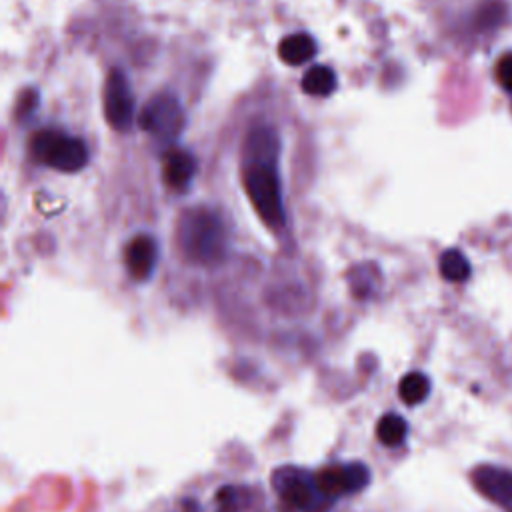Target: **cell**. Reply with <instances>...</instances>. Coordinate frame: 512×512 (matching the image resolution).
<instances>
[{"label":"cell","mask_w":512,"mask_h":512,"mask_svg":"<svg viewBox=\"0 0 512 512\" xmlns=\"http://www.w3.org/2000/svg\"><path fill=\"white\" fill-rule=\"evenodd\" d=\"M276 150L278 138L270 126H258L248 134L244 188L252 206L268 226H280L284 222L282 186L276 170Z\"/></svg>","instance_id":"cell-1"},{"label":"cell","mask_w":512,"mask_h":512,"mask_svg":"<svg viewBox=\"0 0 512 512\" xmlns=\"http://www.w3.org/2000/svg\"><path fill=\"white\" fill-rule=\"evenodd\" d=\"M178 240L190 260L212 262L224 252V224L212 210L192 208L180 218Z\"/></svg>","instance_id":"cell-2"},{"label":"cell","mask_w":512,"mask_h":512,"mask_svg":"<svg viewBox=\"0 0 512 512\" xmlns=\"http://www.w3.org/2000/svg\"><path fill=\"white\" fill-rule=\"evenodd\" d=\"M30 148L38 162L60 172H78L88 162L86 142L56 128H42L34 132Z\"/></svg>","instance_id":"cell-3"},{"label":"cell","mask_w":512,"mask_h":512,"mask_svg":"<svg viewBox=\"0 0 512 512\" xmlns=\"http://www.w3.org/2000/svg\"><path fill=\"white\" fill-rule=\"evenodd\" d=\"M138 122L140 128L152 134L154 138L162 142H174L186 126L184 106L176 94L160 92L144 104Z\"/></svg>","instance_id":"cell-4"},{"label":"cell","mask_w":512,"mask_h":512,"mask_svg":"<svg viewBox=\"0 0 512 512\" xmlns=\"http://www.w3.org/2000/svg\"><path fill=\"white\" fill-rule=\"evenodd\" d=\"M104 116L106 122L124 132L130 128L134 118V94L128 76L122 68H112L104 82Z\"/></svg>","instance_id":"cell-5"},{"label":"cell","mask_w":512,"mask_h":512,"mask_svg":"<svg viewBox=\"0 0 512 512\" xmlns=\"http://www.w3.org/2000/svg\"><path fill=\"white\" fill-rule=\"evenodd\" d=\"M278 486L284 500L302 512H324L332 500L318 488L316 480L306 474L288 472Z\"/></svg>","instance_id":"cell-6"},{"label":"cell","mask_w":512,"mask_h":512,"mask_svg":"<svg viewBox=\"0 0 512 512\" xmlns=\"http://www.w3.org/2000/svg\"><path fill=\"white\" fill-rule=\"evenodd\" d=\"M318 488L328 496V498H336L342 494H350V492H358L362 490L368 480V468L360 462H352L346 466H328L324 470H320L314 476Z\"/></svg>","instance_id":"cell-7"},{"label":"cell","mask_w":512,"mask_h":512,"mask_svg":"<svg viewBox=\"0 0 512 512\" xmlns=\"http://www.w3.org/2000/svg\"><path fill=\"white\" fill-rule=\"evenodd\" d=\"M476 488L494 504L512 512V472L498 466H480L472 472Z\"/></svg>","instance_id":"cell-8"},{"label":"cell","mask_w":512,"mask_h":512,"mask_svg":"<svg viewBox=\"0 0 512 512\" xmlns=\"http://www.w3.org/2000/svg\"><path fill=\"white\" fill-rule=\"evenodd\" d=\"M196 174V158L192 152L172 146L162 158V178L172 190H186Z\"/></svg>","instance_id":"cell-9"},{"label":"cell","mask_w":512,"mask_h":512,"mask_svg":"<svg viewBox=\"0 0 512 512\" xmlns=\"http://www.w3.org/2000/svg\"><path fill=\"white\" fill-rule=\"evenodd\" d=\"M158 262V244L148 234L134 236L126 246V266L138 280H146Z\"/></svg>","instance_id":"cell-10"},{"label":"cell","mask_w":512,"mask_h":512,"mask_svg":"<svg viewBox=\"0 0 512 512\" xmlns=\"http://www.w3.org/2000/svg\"><path fill=\"white\" fill-rule=\"evenodd\" d=\"M318 54V44L308 32H294L280 40L278 56L288 66H302Z\"/></svg>","instance_id":"cell-11"},{"label":"cell","mask_w":512,"mask_h":512,"mask_svg":"<svg viewBox=\"0 0 512 512\" xmlns=\"http://www.w3.org/2000/svg\"><path fill=\"white\" fill-rule=\"evenodd\" d=\"M300 86L310 96H330L338 86V78L330 66L314 64L304 72Z\"/></svg>","instance_id":"cell-12"},{"label":"cell","mask_w":512,"mask_h":512,"mask_svg":"<svg viewBox=\"0 0 512 512\" xmlns=\"http://www.w3.org/2000/svg\"><path fill=\"white\" fill-rule=\"evenodd\" d=\"M398 394H400L402 402L408 406H416V404L424 402L430 394L428 376L422 372H408L398 384Z\"/></svg>","instance_id":"cell-13"},{"label":"cell","mask_w":512,"mask_h":512,"mask_svg":"<svg viewBox=\"0 0 512 512\" xmlns=\"http://www.w3.org/2000/svg\"><path fill=\"white\" fill-rule=\"evenodd\" d=\"M408 434V424L398 414H386L378 420L376 436L384 446H400Z\"/></svg>","instance_id":"cell-14"},{"label":"cell","mask_w":512,"mask_h":512,"mask_svg":"<svg viewBox=\"0 0 512 512\" xmlns=\"http://www.w3.org/2000/svg\"><path fill=\"white\" fill-rule=\"evenodd\" d=\"M440 272L450 282H464L470 276V262L460 250L452 248L440 256Z\"/></svg>","instance_id":"cell-15"},{"label":"cell","mask_w":512,"mask_h":512,"mask_svg":"<svg viewBox=\"0 0 512 512\" xmlns=\"http://www.w3.org/2000/svg\"><path fill=\"white\" fill-rule=\"evenodd\" d=\"M494 76H496V82L504 90L512 92V52H506L498 58V62L494 66Z\"/></svg>","instance_id":"cell-16"},{"label":"cell","mask_w":512,"mask_h":512,"mask_svg":"<svg viewBox=\"0 0 512 512\" xmlns=\"http://www.w3.org/2000/svg\"><path fill=\"white\" fill-rule=\"evenodd\" d=\"M38 102H40L38 90H36V88H28V90L22 92V96H20V102H18V106H16V116H18L20 120H26V118L34 116V110H36Z\"/></svg>","instance_id":"cell-17"},{"label":"cell","mask_w":512,"mask_h":512,"mask_svg":"<svg viewBox=\"0 0 512 512\" xmlns=\"http://www.w3.org/2000/svg\"><path fill=\"white\" fill-rule=\"evenodd\" d=\"M502 20V6L500 4H496V2H488L482 10H480V14H478V22L482 24V26H494V24H498Z\"/></svg>","instance_id":"cell-18"}]
</instances>
